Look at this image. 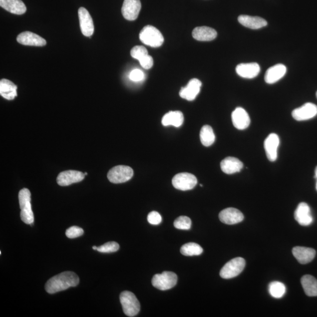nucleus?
Returning <instances> with one entry per match:
<instances>
[{
  "mask_svg": "<svg viewBox=\"0 0 317 317\" xmlns=\"http://www.w3.org/2000/svg\"><path fill=\"white\" fill-rule=\"evenodd\" d=\"M79 279L75 273L65 272L52 277L46 282L45 288L49 294L63 291L78 285Z\"/></svg>",
  "mask_w": 317,
  "mask_h": 317,
  "instance_id": "f257e3e1",
  "label": "nucleus"
},
{
  "mask_svg": "<svg viewBox=\"0 0 317 317\" xmlns=\"http://www.w3.org/2000/svg\"><path fill=\"white\" fill-rule=\"evenodd\" d=\"M18 200L21 213L20 217L22 221L27 225H32L34 221L31 205V193L28 189L24 188L20 190Z\"/></svg>",
  "mask_w": 317,
  "mask_h": 317,
  "instance_id": "f03ea898",
  "label": "nucleus"
},
{
  "mask_svg": "<svg viewBox=\"0 0 317 317\" xmlns=\"http://www.w3.org/2000/svg\"><path fill=\"white\" fill-rule=\"evenodd\" d=\"M139 38L143 44L153 48L159 47L164 42L162 33L152 25H146L141 30Z\"/></svg>",
  "mask_w": 317,
  "mask_h": 317,
  "instance_id": "7ed1b4c3",
  "label": "nucleus"
},
{
  "mask_svg": "<svg viewBox=\"0 0 317 317\" xmlns=\"http://www.w3.org/2000/svg\"><path fill=\"white\" fill-rule=\"evenodd\" d=\"M120 301L125 315L135 317L139 313L141 306L134 294L131 292H123L120 295Z\"/></svg>",
  "mask_w": 317,
  "mask_h": 317,
  "instance_id": "20e7f679",
  "label": "nucleus"
},
{
  "mask_svg": "<svg viewBox=\"0 0 317 317\" xmlns=\"http://www.w3.org/2000/svg\"><path fill=\"white\" fill-rule=\"evenodd\" d=\"M178 282V277L175 273L164 272L157 274L153 277L152 284L153 287L162 291H165L174 288Z\"/></svg>",
  "mask_w": 317,
  "mask_h": 317,
  "instance_id": "39448f33",
  "label": "nucleus"
},
{
  "mask_svg": "<svg viewBox=\"0 0 317 317\" xmlns=\"http://www.w3.org/2000/svg\"><path fill=\"white\" fill-rule=\"evenodd\" d=\"M246 262L244 259L236 258L230 260L220 270V276L225 279L236 278L244 270Z\"/></svg>",
  "mask_w": 317,
  "mask_h": 317,
  "instance_id": "423d86ee",
  "label": "nucleus"
},
{
  "mask_svg": "<svg viewBox=\"0 0 317 317\" xmlns=\"http://www.w3.org/2000/svg\"><path fill=\"white\" fill-rule=\"evenodd\" d=\"M133 171L131 167L119 165L113 167L108 173L110 182L115 184L128 182L132 178Z\"/></svg>",
  "mask_w": 317,
  "mask_h": 317,
  "instance_id": "0eeeda50",
  "label": "nucleus"
},
{
  "mask_svg": "<svg viewBox=\"0 0 317 317\" xmlns=\"http://www.w3.org/2000/svg\"><path fill=\"white\" fill-rule=\"evenodd\" d=\"M198 180L195 175L189 173H180L172 179V185L176 189L186 191L195 188Z\"/></svg>",
  "mask_w": 317,
  "mask_h": 317,
  "instance_id": "6e6552de",
  "label": "nucleus"
},
{
  "mask_svg": "<svg viewBox=\"0 0 317 317\" xmlns=\"http://www.w3.org/2000/svg\"><path fill=\"white\" fill-rule=\"evenodd\" d=\"M317 115V106L313 103H306L301 107L292 112V116L298 121H307L315 118Z\"/></svg>",
  "mask_w": 317,
  "mask_h": 317,
  "instance_id": "1a4fd4ad",
  "label": "nucleus"
},
{
  "mask_svg": "<svg viewBox=\"0 0 317 317\" xmlns=\"http://www.w3.org/2000/svg\"><path fill=\"white\" fill-rule=\"evenodd\" d=\"M78 16L80 27L83 35L91 37L94 32V25L91 15L87 9L81 7L78 10Z\"/></svg>",
  "mask_w": 317,
  "mask_h": 317,
  "instance_id": "9d476101",
  "label": "nucleus"
},
{
  "mask_svg": "<svg viewBox=\"0 0 317 317\" xmlns=\"http://www.w3.org/2000/svg\"><path fill=\"white\" fill-rule=\"evenodd\" d=\"M141 9L140 0H124L122 8L123 17L129 21H134L138 18Z\"/></svg>",
  "mask_w": 317,
  "mask_h": 317,
  "instance_id": "9b49d317",
  "label": "nucleus"
},
{
  "mask_svg": "<svg viewBox=\"0 0 317 317\" xmlns=\"http://www.w3.org/2000/svg\"><path fill=\"white\" fill-rule=\"evenodd\" d=\"M219 217L220 221L229 225L238 224L244 219L243 213L238 209L233 208L223 210Z\"/></svg>",
  "mask_w": 317,
  "mask_h": 317,
  "instance_id": "f8f14e48",
  "label": "nucleus"
},
{
  "mask_svg": "<svg viewBox=\"0 0 317 317\" xmlns=\"http://www.w3.org/2000/svg\"><path fill=\"white\" fill-rule=\"evenodd\" d=\"M202 86V82L198 79L193 78L188 82L185 87L182 88L179 95L183 99L189 101H193L198 96Z\"/></svg>",
  "mask_w": 317,
  "mask_h": 317,
  "instance_id": "ddd939ff",
  "label": "nucleus"
},
{
  "mask_svg": "<svg viewBox=\"0 0 317 317\" xmlns=\"http://www.w3.org/2000/svg\"><path fill=\"white\" fill-rule=\"evenodd\" d=\"M279 144V137L276 133H271L266 139L264 146H265L266 156L270 161L275 162L278 159Z\"/></svg>",
  "mask_w": 317,
  "mask_h": 317,
  "instance_id": "4468645a",
  "label": "nucleus"
},
{
  "mask_svg": "<svg viewBox=\"0 0 317 317\" xmlns=\"http://www.w3.org/2000/svg\"><path fill=\"white\" fill-rule=\"evenodd\" d=\"M84 173L76 171H67L60 173L56 181L59 186H66L78 183L85 178Z\"/></svg>",
  "mask_w": 317,
  "mask_h": 317,
  "instance_id": "2eb2a0df",
  "label": "nucleus"
},
{
  "mask_svg": "<svg viewBox=\"0 0 317 317\" xmlns=\"http://www.w3.org/2000/svg\"><path fill=\"white\" fill-rule=\"evenodd\" d=\"M296 221L300 225L308 226L313 222V218L310 206L306 203H300L295 213Z\"/></svg>",
  "mask_w": 317,
  "mask_h": 317,
  "instance_id": "dca6fc26",
  "label": "nucleus"
},
{
  "mask_svg": "<svg viewBox=\"0 0 317 317\" xmlns=\"http://www.w3.org/2000/svg\"><path fill=\"white\" fill-rule=\"evenodd\" d=\"M16 40L19 44L24 45L43 46L46 44L45 39L29 31L21 33L18 35Z\"/></svg>",
  "mask_w": 317,
  "mask_h": 317,
  "instance_id": "f3484780",
  "label": "nucleus"
},
{
  "mask_svg": "<svg viewBox=\"0 0 317 317\" xmlns=\"http://www.w3.org/2000/svg\"><path fill=\"white\" fill-rule=\"evenodd\" d=\"M232 119L233 125L239 130L246 129L250 125V116L246 110L241 107L237 108L233 112Z\"/></svg>",
  "mask_w": 317,
  "mask_h": 317,
  "instance_id": "a211bd4d",
  "label": "nucleus"
},
{
  "mask_svg": "<svg viewBox=\"0 0 317 317\" xmlns=\"http://www.w3.org/2000/svg\"><path fill=\"white\" fill-rule=\"evenodd\" d=\"M236 71L242 78L252 79L259 74L260 67L258 63H243L236 66Z\"/></svg>",
  "mask_w": 317,
  "mask_h": 317,
  "instance_id": "6ab92c4d",
  "label": "nucleus"
},
{
  "mask_svg": "<svg viewBox=\"0 0 317 317\" xmlns=\"http://www.w3.org/2000/svg\"><path fill=\"white\" fill-rule=\"evenodd\" d=\"M292 252L295 258L302 265L312 262L316 254L315 249L300 246L294 248Z\"/></svg>",
  "mask_w": 317,
  "mask_h": 317,
  "instance_id": "aec40b11",
  "label": "nucleus"
},
{
  "mask_svg": "<svg viewBox=\"0 0 317 317\" xmlns=\"http://www.w3.org/2000/svg\"><path fill=\"white\" fill-rule=\"evenodd\" d=\"M287 68L285 65L279 63L269 68L266 71L265 80L267 83L273 84L281 79L286 75Z\"/></svg>",
  "mask_w": 317,
  "mask_h": 317,
  "instance_id": "412c9836",
  "label": "nucleus"
},
{
  "mask_svg": "<svg viewBox=\"0 0 317 317\" xmlns=\"http://www.w3.org/2000/svg\"><path fill=\"white\" fill-rule=\"evenodd\" d=\"M238 21L245 27L253 29L262 28L268 25L266 20L259 16L241 15L239 16Z\"/></svg>",
  "mask_w": 317,
  "mask_h": 317,
  "instance_id": "4be33fe9",
  "label": "nucleus"
},
{
  "mask_svg": "<svg viewBox=\"0 0 317 317\" xmlns=\"http://www.w3.org/2000/svg\"><path fill=\"white\" fill-rule=\"evenodd\" d=\"M222 171L226 174H234L239 172L243 168V163L234 157H228L220 163Z\"/></svg>",
  "mask_w": 317,
  "mask_h": 317,
  "instance_id": "5701e85b",
  "label": "nucleus"
},
{
  "mask_svg": "<svg viewBox=\"0 0 317 317\" xmlns=\"http://www.w3.org/2000/svg\"><path fill=\"white\" fill-rule=\"evenodd\" d=\"M218 35L215 29L208 26H198L193 29V37L199 41H210L215 39Z\"/></svg>",
  "mask_w": 317,
  "mask_h": 317,
  "instance_id": "b1692460",
  "label": "nucleus"
},
{
  "mask_svg": "<svg viewBox=\"0 0 317 317\" xmlns=\"http://www.w3.org/2000/svg\"><path fill=\"white\" fill-rule=\"evenodd\" d=\"M0 6L12 14L21 15L26 11V7L21 0H0Z\"/></svg>",
  "mask_w": 317,
  "mask_h": 317,
  "instance_id": "393cba45",
  "label": "nucleus"
},
{
  "mask_svg": "<svg viewBox=\"0 0 317 317\" xmlns=\"http://www.w3.org/2000/svg\"><path fill=\"white\" fill-rule=\"evenodd\" d=\"M16 89L17 86L9 80L2 79L0 81V94L6 99H14L17 96Z\"/></svg>",
  "mask_w": 317,
  "mask_h": 317,
  "instance_id": "a878e982",
  "label": "nucleus"
},
{
  "mask_svg": "<svg viewBox=\"0 0 317 317\" xmlns=\"http://www.w3.org/2000/svg\"><path fill=\"white\" fill-rule=\"evenodd\" d=\"M184 121V116L181 111H170L167 113L162 119V123L163 126H173L180 127L182 125Z\"/></svg>",
  "mask_w": 317,
  "mask_h": 317,
  "instance_id": "bb28decb",
  "label": "nucleus"
},
{
  "mask_svg": "<svg viewBox=\"0 0 317 317\" xmlns=\"http://www.w3.org/2000/svg\"><path fill=\"white\" fill-rule=\"evenodd\" d=\"M301 283L307 295L310 297L317 296V280L310 275L304 276Z\"/></svg>",
  "mask_w": 317,
  "mask_h": 317,
  "instance_id": "cd10ccee",
  "label": "nucleus"
},
{
  "mask_svg": "<svg viewBox=\"0 0 317 317\" xmlns=\"http://www.w3.org/2000/svg\"><path fill=\"white\" fill-rule=\"evenodd\" d=\"M200 141L203 145L208 147L213 144L215 141V135L211 126H203L200 133Z\"/></svg>",
  "mask_w": 317,
  "mask_h": 317,
  "instance_id": "c85d7f7f",
  "label": "nucleus"
},
{
  "mask_svg": "<svg viewBox=\"0 0 317 317\" xmlns=\"http://www.w3.org/2000/svg\"><path fill=\"white\" fill-rule=\"evenodd\" d=\"M269 292L273 298L281 299L285 295L286 288L282 282H273L270 283Z\"/></svg>",
  "mask_w": 317,
  "mask_h": 317,
  "instance_id": "c756f323",
  "label": "nucleus"
},
{
  "mask_svg": "<svg viewBox=\"0 0 317 317\" xmlns=\"http://www.w3.org/2000/svg\"><path fill=\"white\" fill-rule=\"evenodd\" d=\"M203 251L202 247L195 243H186L181 249V253L186 256H199Z\"/></svg>",
  "mask_w": 317,
  "mask_h": 317,
  "instance_id": "7c9ffc66",
  "label": "nucleus"
},
{
  "mask_svg": "<svg viewBox=\"0 0 317 317\" xmlns=\"http://www.w3.org/2000/svg\"><path fill=\"white\" fill-rule=\"evenodd\" d=\"M192 221L188 217L182 216L177 218L174 222V226L179 230H188L191 228Z\"/></svg>",
  "mask_w": 317,
  "mask_h": 317,
  "instance_id": "2f4dec72",
  "label": "nucleus"
},
{
  "mask_svg": "<svg viewBox=\"0 0 317 317\" xmlns=\"http://www.w3.org/2000/svg\"><path fill=\"white\" fill-rule=\"evenodd\" d=\"M119 249V245L118 243L110 242L105 243L101 246L97 247L96 250L103 253H110L117 252Z\"/></svg>",
  "mask_w": 317,
  "mask_h": 317,
  "instance_id": "473e14b6",
  "label": "nucleus"
},
{
  "mask_svg": "<svg viewBox=\"0 0 317 317\" xmlns=\"http://www.w3.org/2000/svg\"><path fill=\"white\" fill-rule=\"evenodd\" d=\"M131 55L133 58L138 60L139 61L148 55V52L143 46H135L131 49Z\"/></svg>",
  "mask_w": 317,
  "mask_h": 317,
  "instance_id": "72a5a7b5",
  "label": "nucleus"
},
{
  "mask_svg": "<svg viewBox=\"0 0 317 317\" xmlns=\"http://www.w3.org/2000/svg\"><path fill=\"white\" fill-rule=\"evenodd\" d=\"M83 234V230L78 226H72L66 230L65 235L69 239L77 238Z\"/></svg>",
  "mask_w": 317,
  "mask_h": 317,
  "instance_id": "f704fd0d",
  "label": "nucleus"
},
{
  "mask_svg": "<svg viewBox=\"0 0 317 317\" xmlns=\"http://www.w3.org/2000/svg\"><path fill=\"white\" fill-rule=\"evenodd\" d=\"M148 221L151 225H158L162 221V216L158 212H151L148 216Z\"/></svg>",
  "mask_w": 317,
  "mask_h": 317,
  "instance_id": "c9c22d12",
  "label": "nucleus"
},
{
  "mask_svg": "<svg viewBox=\"0 0 317 317\" xmlns=\"http://www.w3.org/2000/svg\"><path fill=\"white\" fill-rule=\"evenodd\" d=\"M130 79L134 82H140L145 79V74L141 70L136 69L130 73Z\"/></svg>",
  "mask_w": 317,
  "mask_h": 317,
  "instance_id": "e433bc0d",
  "label": "nucleus"
},
{
  "mask_svg": "<svg viewBox=\"0 0 317 317\" xmlns=\"http://www.w3.org/2000/svg\"><path fill=\"white\" fill-rule=\"evenodd\" d=\"M139 62L143 68L148 69L151 68L153 65V59L151 56L148 55L141 60Z\"/></svg>",
  "mask_w": 317,
  "mask_h": 317,
  "instance_id": "4c0bfd02",
  "label": "nucleus"
},
{
  "mask_svg": "<svg viewBox=\"0 0 317 317\" xmlns=\"http://www.w3.org/2000/svg\"><path fill=\"white\" fill-rule=\"evenodd\" d=\"M315 178L317 179L316 189L317 190V166L315 170Z\"/></svg>",
  "mask_w": 317,
  "mask_h": 317,
  "instance_id": "58836bf2",
  "label": "nucleus"
},
{
  "mask_svg": "<svg viewBox=\"0 0 317 317\" xmlns=\"http://www.w3.org/2000/svg\"><path fill=\"white\" fill-rule=\"evenodd\" d=\"M96 248H97V247L96 246H93L92 247V249L94 250H96Z\"/></svg>",
  "mask_w": 317,
  "mask_h": 317,
  "instance_id": "ea45409f",
  "label": "nucleus"
},
{
  "mask_svg": "<svg viewBox=\"0 0 317 317\" xmlns=\"http://www.w3.org/2000/svg\"><path fill=\"white\" fill-rule=\"evenodd\" d=\"M316 96H317V92L316 93Z\"/></svg>",
  "mask_w": 317,
  "mask_h": 317,
  "instance_id": "a19ab883",
  "label": "nucleus"
}]
</instances>
